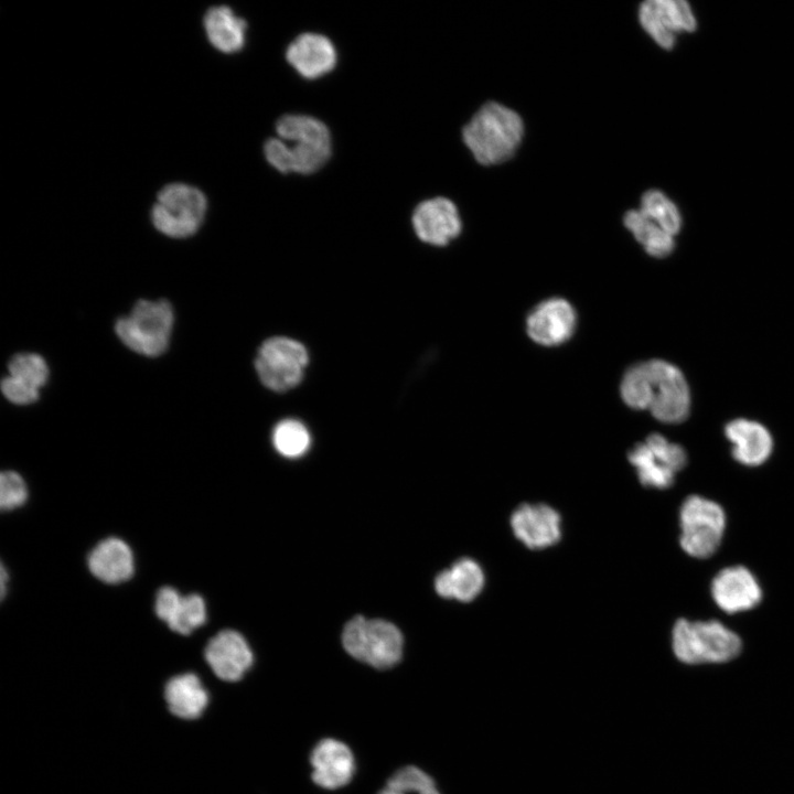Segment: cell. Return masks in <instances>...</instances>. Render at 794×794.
Here are the masks:
<instances>
[{
    "instance_id": "3957f363",
    "label": "cell",
    "mask_w": 794,
    "mask_h": 794,
    "mask_svg": "<svg viewBox=\"0 0 794 794\" xmlns=\"http://www.w3.org/2000/svg\"><path fill=\"white\" fill-rule=\"evenodd\" d=\"M672 646L686 664L723 663L740 653L741 640L718 621L679 619L673 627Z\"/></svg>"
},
{
    "instance_id": "484cf974",
    "label": "cell",
    "mask_w": 794,
    "mask_h": 794,
    "mask_svg": "<svg viewBox=\"0 0 794 794\" xmlns=\"http://www.w3.org/2000/svg\"><path fill=\"white\" fill-rule=\"evenodd\" d=\"M624 225L650 256L664 258L675 247L673 236L640 210L629 211L624 216Z\"/></svg>"
},
{
    "instance_id": "277c9868",
    "label": "cell",
    "mask_w": 794,
    "mask_h": 794,
    "mask_svg": "<svg viewBox=\"0 0 794 794\" xmlns=\"http://www.w3.org/2000/svg\"><path fill=\"white\" fill-rule=\"evenodd\" d=\"M173 323L169 301L139 300L129 314L117 320L115 331L131 351L153 357L167 350Z\"/></svg>"
},
{
    "instance_id": "ac0fdd59",
    "label": "cell",
    "mask_w": 794,
    "mask_h": 794,
    "mask_svg": "<svg viewBox=\"0 0 794 794\" xmlns=\"http://www.w3.org/2000/svg\"><path fill=\"white\" fill-rule=\"evenodd\" d=\"M310 762L312 780L326 790H336L350 783L355 772L351 749L343 742L326 738L313 748Z\"/></svg>"
},
{
    "instance_id": "ba28073f",
    "label": "cell",
    "mask_w": 794,
    "mask_h": 794,
    "mask_svg": "<svg viewBox=\"0 0 794 794\" xmlns=\"http://www.w3.org/2000/svg\"><path fill=\"white\" fill-rule=\"evenodd\" d=\"M647 377V409L665 423H679L689 414L690 394L682 371L662 361L644 362Z\"/></svg>"
},
{
    "instance_id": "4fadbf2b",
    "label": "cell",
    "mask_w": 794,
    "mask_h": 794,
    "mask_svg": "<svg viewBox=\"0 0 794 794\" xmlns=\"http://www.w3.org/2000/svg\"><path fill=\"white\" fill-rule=\"evenodd\" d=\"M204 658L214 675L228 683L240 680L254 662L247 641L234 630L215 634L204 648Z\"/></svg>"
},
{
    "instance_id": "8fae6325",
    "label": "cell",
    "mask_w": 794,
    "mask_h": 794,
    "mask_svg": "<svg viewBox=\"0 0 794 794\" xmlns=\"http://www.w3.org/2000/svg\"><path fill=\"white\" fill-rule=\"evenodd\" d=\"M577 314L562 298H549L535 305L526 316L527 335L537 344L556 346L567 342L575 332Z\"/></svg>"
},
{
    "instance_id": "4dcf8cb0",
    "label": "cell",
    "mask_w": 794,
    "mask_h": 794,
    "mask_svg": "<svg viewBox=\"0 0 794 794\" xmlns=\"http://www.w3.org/2000/svg\"><path fill=\"white\" fill-rule=\"evenodd\" d=\"M7 579H8L7 571H6L4 567L2 566L1 567V594H2V597L4 596V592H6L4 586H6Z\"/></svg>"
},
{
    "instance_id": "d4e9b609",
    "label": "cell",
    "mask_w": 794,
    "mask_h": 794,
    "mask_svg": "<svg viewBox=\"0 0 794 794\" xmlns=\"http://www.w3.org/2000/svg\"><path fill=\"white\" fill-rule=\"evenodd\" d=\"M204 28L211 44L221 52L234 53L245 44L247 23L229 7L211 8L204 17Z\"/></svg>"
},
{
    "instance_id": "ffe728a7",
    "label": "cell",
    "mask_w": 794,
    "mask_h": 794,
    "mask_svg": "<svg viewBox=\"0 0 794 794\" xmlns=\"http://www.w3.org/2000/svg\"><path fill=\"white\" fill-rule=\"evenodd\" d=\"M289 64L303 77L313 79L331 72L336 64V51L324 35L303 33L286 51Z\"/></svg>"
},
{
    "instance_id": "e0dca14e",
    "label": "cell",
    "mask_w": 794,
    "mask_h": 794,
    "mask_svg": "<svg viewBox=\"0 0 794 794\" xmlns=\"http://www.w3.org/2000/svg\"><path fill=\"white\" fill-rule=\"evenodd\" d=\"M711 594L716 604L733 614L750 610L762 598L761 588L754 576L743 566L722 569L711 582Z\"/></svg>"
},
{
    "instance_id": "44dd1931",
    "label": "cell",
    "mask_w": 794,
    "mask_h": 794,
    "mask_svg": "<svg viewBox=\"0 0 794 794\" xmlns=\"http://www.w3.org/2000/svg\"><path fill=\"white\" fill-rule=\"evenodd\" d=\"M163 698L172 716L190 721L201 718L210 702L208 691L194 673L171 677L164 685Z\"/></svg>"
},
{
    "instance_id": "52a82bcc",
    "label": "cell",
    "mask_w": 794,
    "mask_h": 794,
    "mask_svg": "<svg viewBox=\"0 0 794 794\" xmlns=\"http://www.w3.org/2000/svg\"><path fill=\"white\" fill-rule=\"evenodd\" d=\"M679 519V541L688 555L708 558L716 552L726 527V515L718 503L690 495L682 504Z\"/></svg>"
},
{
    "instance_id": "7402d4cb",
    "label": "cell",
    "mask_w": 794,
    "mask_h": 794,
    "mask_svg": "<svg viewBox=\"0 0 794 794\" xmlns=\"http://www.w3.org/2000/svg\"><path fill=\"white\" fill-rule=\"evenodd\" d=\"M87 562L94 577L112 584L128 580L135 568L131 548L118 537L99 541L89 552Z\"/></svg>"
},
{
    "instance_id": "d6986e66",
    "label": "cell",
    "mask_w": 794,
    "mask_h": 794,
    "mask_svg": "<svg viewBox=\"0 0 794 794\" xmlns=\"http://www.w3.org/2000/svg\"><path fill=\"white\" fill-rule=\"evenodd\" d=\"M154 611L172 631L182 635L192 633L206 621V605L200 594L182 596L176 589L168 586L158 590Z\"/></svg>"
},
{
    "instance_id": "603a6c76",
    "label": "cell",
    "mask_w": 794,
    "mask_h": 794,
    "mask_svg": "<svg viewBox=\"0 0 794 794\" xmlns=\"http://www.w3.org/2000/svg\"><path fill=\"white\" fill-rule=\"evenodd\" d=\"M725 434L733 444V458L744 465H760L772 452V437L759 422L742 418L734 419L726 426Z\"/></svg>"
},
{
    "instance_id": "cb8c5ba5",
    "label": "cell",
    "mask_w": 794,
    "mask_h": 794,
    "mask_svg": "<svg viewBox=\"0 0 794 794\" xmlns=\"http://www.w3.org/2000/svg\"><path fill=\"white\" fill-rule=\"evenodd\" d=\"M484 582L481 566L473 559L462 558L437 576L434 588L443 598L469 602L479 596Z\"/></svg>"
},
{
    "instance_id": "8992f818",
    "label": "cell",
    "mask_w": 794,
    "mask_h": 794,
    "mask_svg": "<svg viewBox=\"0 0 794 794\" xmlns=\"http://www.w3.org/2000/svg\"><path fill=\"white\" fill-rule=\"evenodd\" d=\"M206 206V198L200 190L186 184H170L158 195L152 207V223L169 237L185 238L202 225Z\"/></svg>"
},
{
    "instance_id": "83f0119b",
    "label": "cell",
    "mask_w": 794,
    "mask_h": 794,
    "mask_svg": "<svg viewBox=\"0 0 794 794\" xmlns=\"http://www.w3.org/2000/svg\"><path fill=\"white\" fill-rule=\"evenodd\" d=\"M378 794H440L434 781L421 769L408 765L397 770Z\"/></svg>"
},
{
    "instance_id": "4316f807",
    "label": "cell",
    "mask_w": 794,
    "mask_h": 794,
    "mask_svg": "<svg viewBox=\"0 0 794 794\" xmlns=\"http://www.w3.org/2000/svg\"><path fill=\"white\" fill-rule=\"evenodd\" d=\"M311 438L307 427L294 419L280 421L272 431L275 449L286 458H299L310 447Z\"/></svg>"
},
{
    "instance_id": "30bf717a",
    "label": "cell",
    "mask_w": 794,
    "mask_h": 794,
    "mask_svg": "<svg viewBox=\"0 0 794 794\" xmlns=\"http://www.w3.org/2000/svg\"><path fill=\"white\" fill-rule=\"evenodd\" d=\"M627 459L642 485L659 490L672 486L676 474L687 463L684 448L659 433H652L644 442L636 443L627 452Z\"/></svg>"
},
{
    "instance_id": "5bb4252c",
    "label": "cell",
    "mask_w": 794,
    "mask_h": 794,
    "mask_svg": "<svg viewBox=\"0 0 794 794\" xmlns=\"http://www.w3.org/2000/svg\"><path fill=\"white\" fill-rule=\"evenodd\" d=\"M8 371V376L1 382L3 396L14 405H30L37 400L40 388L49 378L45 360L36 353H19L10 360Z\"/></svg>"
},
{
    "instance_id": "9a60e30c",
    "label": "cell",
    "mask_w": 794,
    "mask_h": 794,
    "mask_svg": "<svg viewBox=\"0 0 794 794\" xmlns=\"http://www.w3.org/2000/svg\"><path fill=\"white\" fill-rule=\"evenodd\" d=\"M511 526L517 539L530 549L552 546L561 537L560 515L546 504L519 505L511 516Z\"/></svg>"
},
{
    "instance_id": "6da1fadb",
    "label": "cell",
    "mask_w": 794,
    "mask_h": 794,
    "mask_svg": "<svg viewBox=\"0 0 794 794\" xmlns=\"http://www.w3.org/2000/svg\"><path fill=\"white\" fill-rule=\"evenodd\" d=\"M278 138L265 143L267 161L279 172L313 173L331 155V136L319 119L307 115H285L276 122Z\"/></svg>"
},
{
    "instance_id": "9c48e42d",
    "label": "cell",
    "mask_w": 794,
    "mask_h": 794,
    "mask_svg": "<svg viewBox=\"0 0 794 794\" xmlns=\"http://www.w3.org/2000/svg\"><path fill=\"white\" fill-rule=\"evenodd\" d=\"M309 363L307 348L285 336L270 337L259 347L255 361L261 383L273 391H286L302 379Z\"/></svg>"
},
{
    "instance_id": "7a4b0ae2",
    "label": "cell",
    "mask_w": 794,
    "mask_h": 794,
    "mask_svg": "<svg viewBox=\"0 0 794 794\" xmlns=\"http://www.w3.org/2000/svg\"><path fill=\"white\" fill-rule=\"evenodd\" d=\"M523 131V121L514 110L490 101L463 128L462 137L475 160L491 165L502 163L514 154Z\"/></svg>"
},
{
    "instance_id": "f546056e",
    "label": "cell",
    "mask_w": 794,
    "mask_h": 794,
    "mask_svg": "<svg viewBox=\"0 0 794 794\" xmlns=\"http://www.w3.org/2000/svg\"><path fill=\"white\" fill-rule=\"evenodd\" d=\"M28 489L22 476L14 471H3L0 475V506L4 511L14 509L25 503Z\"/></svg>"
},
{
    "instance_id": "7c38bea8",
    "label": "cell",
    "mask_w": 794,
    "mask_h": 794,
    "mask_svg": "<svg viewBox=\"0 0 794 794\" xmlns=\"http://www.w3.org/2000/svg\"><path fill=\"white\" fill-rule=\"evenodd\" d=\"M639 18L644 30L664 49H672L675 33L693 31L695 18L684 0H647L640 7Z\"/></svg>"
},
{
    "instance_id": "f1b7e54d",
    "label": "cell",
    "mask_w": 794,
    "mask_h": 794,
    "mask_svg": "<svg viewBox=\"0 0 794 794\" xmlns=\"http://www.w3.org/2000/svg\"><path fill=\"white\" fill-rule=\"evenodd\" d=\"M640 211L672 236L680 229L682 221L677 207L659 191L651 190L644 193Z\"/></svg>"
},
{
    "instance_id": "2e32d148",
    "label": "cell",
    "mask_w": 794,
    "mask_h": 794,
    "mask_svg": "<svg viewBox=\"0 0 794 794\" xmlns=\"http://www.w3.org/2000/svg\"><path fill=\"white\" fill-rule=\"evenodd\" d=\"M412 225L419 239L434 246H444L461 232L457 206L446 197L421 202L412 214Z\"/></svg>"
},
{
    "instance_id": "5b68a950",
    "label": "cell",
    "mask_w": 794,
    "mask_h": 794,
    "mask_svg": "<svg viewBox=\"0 0 794 794\" xmlns=\"http://www.w3.org/2000/svg\"><path fill=\"white\" fill-rule=\"evenodd\" d=\"M342 642L351 656L375 668L394 666L403 654L400 631L384 620L353 618L344 626Z\"/></svg>"
}]
</instances>
